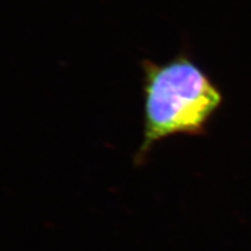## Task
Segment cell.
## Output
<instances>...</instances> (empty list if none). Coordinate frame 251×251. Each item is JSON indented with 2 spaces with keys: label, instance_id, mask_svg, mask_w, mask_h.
<instances>
[{
  "label": "cell",
  "instance_id": "cell-1",
  "mask_svg": "<svg viewBox=\"0 0 251 251\" xmlns=\"http://www.w3.org/2000/svg\"><path fill=\"white\" fill-rule=\"evenodd\" d=\"M143 139L135 159L175 135H200L222 103V94L186 51L171 61L143 59Z\"/></svg>",
  "mask_w": 251,
  "mask_h": 251
}]
</instances>
